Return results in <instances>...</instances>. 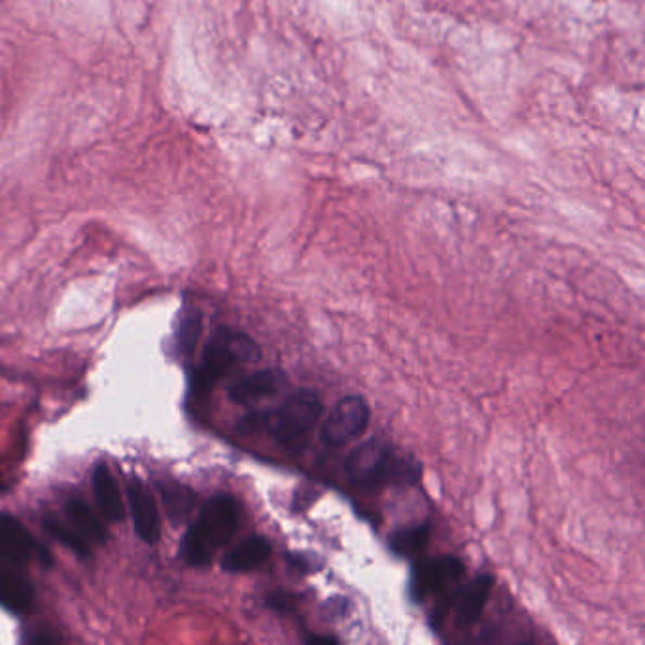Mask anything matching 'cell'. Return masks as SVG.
Segmentation results:
<instances>
[{
  "instance_id": "cell-10",
  "label": "cell",
  "mask_w": 645,
  "mask_h": 645,
  "mask_svg": "<svg viewBox=\"0 0 645 645\" xmlns=\"http://www.w3.org/2000/svg\"><path fill=\"white\" fill-rule=\"evenodd\" d=\"M288 386V377L282 370H260L254 371L250 375L237 378L228 390V396L233 403L246 405V403H256V401L275 398Z\"/></svg>"
},
{
  "instance_id": "cell-4",
  "label": "cell",
  "mask_w": 645,
  "mask_h": 645,
  "mask_svg": "<svg viewBox=\"0 0 645 645\" xmlns=\"http://www.w3.org/2000/svg\"><path fill=\"white\" fill-rule=\"evenodd\" d=\"M260 358V347L253 337L231 327H220L208 339L207 347L203 350V360L193 377V390L199 394L208 392L235 367L258 362Z\"/></svg>"
},
{
  "instance_id": "cell-19",
  "label": "cell",
  "mask_w": 645,
  "mask_h": 645,
  "mask_svg": "<svg viewBox=\"0 0 645 645\" xmlns=\"http://www.w3.org/2000/svg\"><path fill=\"white\" fill-rule=\"evenodd\" d=\"M294 601H296V598H294V596H289V594H271V596L268 598V606L269 608L276 609V611H288L289 604H292Z\"/></svg>"
},
{
  "instance_id": "cell-1",
  "label": "cell",
  "mask_w": 645,
  "mask_h": 645,
  "mask_svg": "<svg viewBox=\"0 0 645 645\" xmlns=\"http://www.w3.org/2000/svg\"><path fill=\"white\" fill-rule=\"evenodd\" d=\"M324 413V403L319 394L309 388H299L289 394L281 405L256 411L243 416L238 428L243 431H266L284 449H299L311 436Z\"/></svg>"
},
{
  "instance_id": "cell-16",
  "label": "cell",
  "mask_w": 645,
  "mask_h": 645,
  "mask_svg": "<svg viewBox=\"0 0 645 645\" xmlns=\"http://www.w3.org/2000/svg\"><path fill=\"white\" fill-rule=\"evenodd\" d=\"M162 498H164L167 515L171 517L175 527H179L182 520L190 517L193 505H195V494L192 490L185 489L182 485L175 482H165L162 485Z\"/></svg>"
},
{
  "instance_id": "cell-9",
  "label": "cell",
  "mask_w": 645,
  "mask_h": 645,
  "mask_svg": "<svg viewBox=\"0 0 645 645\" xmlns=\"http://www.w3.org/2000/svg\"><path fill=\"white\" fill-rule=\"evenodd\" d=\"M35 598V585L22 566L0 556V606L10 614L23 616L33 609Z\"/></svg>"
},
{
  "instance_id": "cell-18",
  "label": "cell",
  "mask_w": 645,
  "mask_h": 645,
  "mask_svg": "<svg viewBox=\"0 0 645 645\" xmlns=\"http://www.w3.org/2000/svg\"><path fill=\"white\" fill-rule=\"evenodd\" d=\"M203 332V317L197 311H185L180 320L179 334H177V347L180 357L190 358L195 352Z\"/></svg>"
},
{
  "instance_id": "cell-21",
  "label": "cell",
  "mask_w": 645,
  "mask_h": 645,
  "mask_svg": "<svg viewBox=\"0 0 645 645\" xmlns=\"http://www.w3.org/2000/svg\"><path fill=\"white\" fill-rule=\"evenodd\" d=\"M307 642H309V644H317V642H322V644H337L339 640L332 638V636H309Z\"/></svg>"
},
{
  "instance_id": "cell-2",
  "label": "cell",
  "mask_w": 645,
  "mask_h": 645,
  "mask_svg": "<svg viewBox=\"0 0 645 645\" xmlns=\"http://www.w3.org/2000/svg\"><path fill=\"white\" fill-rule=\"evenodd\" d=\"M345 472L350 481L364 489H380L416 485L421 481L423 466L411 454L403 453L390 443L370 439L347 456Z\"/></svg>"
},
{
  "instance_id": "cell-7",
  "label": "cell",
  "mask_w": 645,
  "mask_h": 645,
  "mask_svg": "<svg viewBox=\"0 0 645 645\" xmlns=\"http://www.w3.org/2000/svg\"><path fill=\"white\" fill-rule=\"evenodd\" d=\"M0 556L20 566L33 560L50 563L48 551L35 540L22 520L8 513H0Z\"/></svg>"
},
{
  "instance_id": "cell-3",
  "label": "cell",
  "mask_w": 645,
  "mask_h": 645,
  "mask_svg": "<svg viewBox=\"0 0 645 645\" xmlns=\"http://www.w3.org/2000/svg\"><path fill=\"white\" fill-rule=\"evenodd\" d=\"M241 520V507L230 494H218L203 505L199 519L188 528L180 555L195 568H205L215 560L216 551L235 536Z\"/></svg>"
},
{
  "instance_id": "cell-8",
  "label": "cell",
  "mask_w": 645,
  "mask_h": 645,
  "mask_svg": "<svg viewBox=\"0 0 645 645\" xmlns=\"http://www.w3.org/2000/svg\"><path fill=\"white\" fill-rule=\"evenodd\" d=\"M127 500H129V512L133 517L137 536L150 545L159 542L162 520H159L156 500L149 487L141 479H131L127 482Z\"/></svg>"
},
{
  "instance_id": "cell-11",
  "label": "cell",
  "mask_w": 645,
  "mask_h": 645,
  "mask_svg": "<svg viewBox=\"0 0 645 645\" xmlns=\"http://www.w3.org/2000/svg\"><path fill=\"white\" fill-rule=\"evenodd\" d=\"M492 589H494V578L490 573H479L459 589L453 602L459 627L467 629V627H474L481 619L482 611L489 604Z\"/></svg>"
},
{
  "instance_id": "cell-6",
  "label": "cell",
  "mask_w": 645,
  "mask_h": 645,
  "mask_svg": "<svg viewBox=\"0 0 645 645\" xmlns=\"http://www.w3.org/2000/svg\"><path fill=\"white\" fill-rule=\"evenodd\" d=\"M371 421V408L364 396H345L335 403L322 424L320 439L327 447H343L360 438Z\"/></svg>"
},
{
  "instance_id": "cell-12",
  "label": "cell",
  "mask_w": 645,
  "mask_h": 645,
  "mask_svg": "<svg viewBox=\"0 0 645 645\" xmlns=\"http://www.w3.org/2000/svg\"><path fill=\"white\" fill-rule=\"evenodd\" d=\"M273 555V545L266 536H248L228 551L222 558V570L228 573H246L260 568Z\"/></svg>"
},
{
  "instance_id": "cell-17",
  "label": "cell",
  "mask_w": 645,
  "mask_h": 645,
  "mask_svg": "<svg viewBox=\"0 0 645 645\" xmlns=\"http://www.w3.org/2000/svg\"><path fill=\"white\" fill-rule=\"evenodd\" d=\"M44 530L52 536L53 540L63 543L67 550L73 551L76 556L80 558H90L91 547L90 543L83 540L80 532H76L75 528L68 527L63 520L55 519V517H46Z\"/></svg>"
},
{
  "instance_id": "cell-5",
  "label": "cell",
  "mask_w": 645,
  "mask_h": 645,
  "mask_svg": "<svg viewBox=\"0 0 645 645\" xmlns=\"http://www.w3.org/2000/svg\"><path fill=\"white\" fill-rule=\"evenodd\" d=\"M464 573V564L456 556H438L418 564L409 586L411 598L421 602L430 594H443L447 611V608H453L454 596L459 593L456 585L461 583Z\"/></svg>"
},
{
  "instance_id": "cell-14",
  "label": "cell",
  "mask_w": 645,
  "mask_h": 645,
  "mask_svg": "<svg viewBox=\"0 0 645 645\" xmlns=\"http://www.w3.org/2000/svg\"><path fill=\"white\" fill-rule=\"evenodd\" d=\"M65 512H67L73 528H75L76 532H80L86 542L93 543V545H103L106 542V538H108L106 528L103 527V523L99 520L93 509L83 500H80V498L68 500Z\"/></svg>"
},
{
  "instance_id": "cell-13",
  "label": "cell",
  "mask_w": 645,
  "mask_h": 645,
  "mask_svg": "<svg viewBox=\"0 0 645 645\" xmlns=\"http://www.w3.org/2000/svg\"><path fill=\"white\" fill-rule=\"evenodd\" d=\"M93 492H95L96 504L106 519L111 523H119L126 517L124 509V498L119 490L118 481L106 464H99L91 475Z\"/></svg>"
},
{
  "instance_id": "cell-20",
  "label": "cell",
  "mask_w": 645,
  "mask_h": 645,
  "mask_svg": "<svg viewBox=\"0 0 645 645\" xmlns=\"http://www.w3.org/2000/svg\"><path fill=\"white\" fill-rule=\"evenodd\" d=\"M27 642L30 644H53V642H60V638H53L50 636V632H42V634H30Z\"/></svg>"
},
{
  "instance_id": "cell-15",
  "label": "cell",
  "mask_w": 645,
  "mask_h": 645,
  "mask_svg": "<svg viewBox=\"0 0 645 645\" xmlns=\"http://www.w3.org/2000/svg\"><path fill=\"white\" fill-rule=\"evenodd\" d=\"M431 527L428 523L424 525H416V527L400 528L396 530L388 545L396 555L400 556H415L423 553L424 547L430 542Z\"/></svg>"
}]
</instances>
